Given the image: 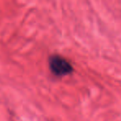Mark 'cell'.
Returning a JSON list of instances; mask_svg holds the SVG:
<instances>
[{"label":"cell","mask_w":121,"mask_h":121,"mask_svg":"<svg viewBox=\"0 0 121 121\" xmlns=\"http://www.w3.org/2000/svg\"><path fill=\"white\" fill-rule=\"evenodd\" d=\"M49 68L56 76H64L73 71V66L69 60L59 55H52L49 58Z\"/></svg>","instance_id":"1"}]
</instances>
